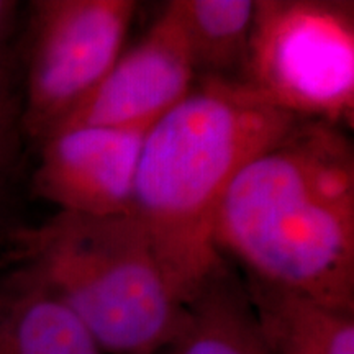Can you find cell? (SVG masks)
<instances>
[{
	"mask_svg": "<svg viewBox=\"0 0 354 354\" xmlns=\"http://www.w3.org/2000/svg\"><path fill=\"white\" fill-rule=\"evenodd\" d=\"M0 354H107L30 269L0 274Z\"/></svg>",
	"mask_w": 354,
	"mask_h": 354,
	"instance_id": "obj_8",
	"label": "cell"
},
{
	"mask_svg": "<svg viewBox=\"0 0 354 354\" xmlns=\"http://www.w3.org/2000/svg\"><path fill=\"white\" fill-rule=\"evenodd\" d=\"M133 0H39L32 3L24 133L39 143L105 77L123 53Z\"/></svg>",
	"mask_w": 354,
	"mask_h": 354,
	"instance_id": "obj_5",
	"label": "cell"
},
{
	"mask_svg": "<svg viewBox=\"0 0 354 354\" xmlns=\"http://www.w3.org/2000/svg\"><path fill=\"white\" fill-rule=\"evenodd\" d=\"M159 354H271L246 286L227 264L185 305L179 333Z\"/></svg>",
	"mask_w": 354,
	"mask_h": 354,
	"instance_id": "obj_9",
	"label": "cell"
},
{
	"mask_svg": "<svg viewBox=\"0 0 354 354\" xmlns=\"http://www.w3.org/2000/svg\"><path fill=\"white\" fill-rule=\"evenodd\" d=\"M258 0H172L166 3L183 32L196 73L233 79L240 74Z\"/></svg>",
	"mask_w": 354,
	"mask_h": 354,
	"instance_id": "obj_11",
	"label": "cell"
},
{
	"mask_svg": "<svg viewBox=\"0 0 354 354\" xmlns=\"http://www.w3.org/2000/svg\"><path fill=\"white\" fill-rule=\"evenodd\" d=\"M12 256L79 317L107 354H159L185 317L143 225L57 212L13 233Z\"/></svg>",
	"mask_w": 354,
	"mask_h": 354,
	"instance_id": "obj_3",
	"label": "cell"
},
{
	"mask_svg": "<svg viewBox=\"0 0 354 354\" xmlns=\"http://www.w3.org/2000/svg\"><path fill=\"white\" fill-rule=\"evenodd\" d=\"M17 3L10 0H0V71L8 69L7 66V39L10 37L13 21H15Z\"/></svg>",
	"mask_w": 354,
	"mask_h": 354,
	"instance_id": "obj_13",
	"label": "cell"
},
{
	"mask_svg": "<svg viewBox=\"0 0 354 354\" xmlns=\"http://www.w3.org/2000/svg\"><path fill=\"white\" fill-rule=\"evenodd\" d=\"M246 290L271 354H354V312L254 279Z\"/></svg>",
	"mask_w": 354,
	"mask_h": 354,
	"instance_id": "obj_10",
	"label": "cell"
},
{
	"mask_svg": "<svg viewBox=\"0 0 354 354\" xmlns=\"http://www.w3.org/2000/svg\"><path fill=\"white\" fill-rule=\"evenodd\" d=\"M21 99L17 95L10 71H0V189L10 177L20 153Z\"/></svg>",
	"mask_w": 354,
	"mask_h": 354,
	"instance_id": "obj_12",
	"label": "cell"
},
{
	"mask_svg": "<svg viewBox=\"0 0 354 354\" xmlns=\"http://www.w3.org/2000/svg\"><path fill=\"white\" fill-rule=\"evenodd\" d=\"M196 74L183 32L166 6L143 38L118 56L53 131L73 127L148 131L189 95Z\"/></svg>",
	"mask_w": 354,
	"mask_h": 354,
	"instance_id": "obj_6",
	"label": "cell"
},
{
	"mask_svg": "<svg viewBox=\"0 0 354 354\" xmlns=\"http://www.w3.org/2000/svg\"><path fill=\"white\" fill-rule=\"evenodd\" d=\"M236 81L266 104L300 120L351 127L353 3L258 0Z\"/></svg>",
	"mask_w": 354,
	"mask_h": 354,
	"instance_id": "obj_4",
	"label": "cell"
},
{
	"mask_svg": "<svg viewBox=\"0 0 354 354\" xmlns=\"http://www.w3.org/2000/svg\"><path fill=\"white\" fill-rule=\"evenodd\" d=\"M216 248L251 279L354 310V151L343 128L299 120L243 166L220 203Z\"/></svg>",
	"mask_w": 354,
	"mask_h": 354,
	"instance_id": "obj_1",
	"label": "cell"
},
{
	"mask_svg": "<svg viewBox=\"0 0 354 354\" xmlns=\"http://www.w3.org/2000/svg\"><path fill=\"white\" fill-rule=\"evenodd\" d=\"M146 131L73 127L41 141L33 185L59 212L130 215Z\"/></svg>",
	"mask_w": 354,
	"mask_h": 354,
	"instance_id": "obj_7",
	"label": "cell"
},
{
	"mask_svg": "<svg viewBox=\"0 0 354 354\" xmlns=\"http://www.w3.org/2000/svg\"><path fill=\"white\" fill-rule=\"evenodd\" d=\"M299 120L241 82L205 77L146 131L131 215L183 304L225 264L215 220L232 180Z\"/></svg>",
	"mask_w": 354,
	"mask_h": 354,
	"instance_id": "obj_2",
	"label": "cell"
}]
</instances>
